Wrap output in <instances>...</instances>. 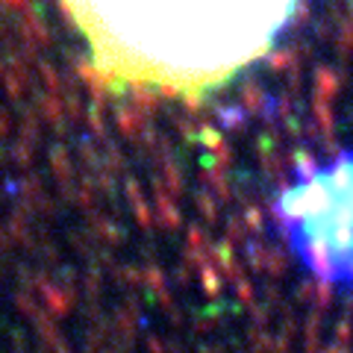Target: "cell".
<instances>
[{
    "mask_svg": "<svg viewBox=\"0 0 353 353\" xmlns=\"http://www.w3.org/2000/svg\"><path fill=\"white\" fill-rule=\"evenodd\" d=\"M274 221L309 277L353 303V150L301 165L274 201Z\"/></svg>",
    "mask_w": 353,
    "mask_h": 353,
    "instance_id": "cell-2",
    "label": "cell"
},
{
    "mask_svg": "<svg viewBox=\"0 0 353 353\" xmlns=\"http://www.w3.org/2000/svg\"><path fill=\"white\" fill-rule=\"evenodd\" d=\"M101 92L197 103L277 48L301 0H59Z\"/></svg>",
    "mask_w": 353,
    "mask_h": 353,
    "instance_id": "cell-1",
    "label": "cell"
}]
</instances>
